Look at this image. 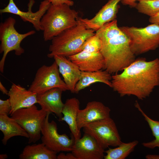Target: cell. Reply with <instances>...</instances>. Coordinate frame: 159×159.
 Returning a JSON list of instances; mask_svg holds the SVG:
<instances>
[{"mask_svg": "<svg viewBox=\"0 0 159 159\" xmlns=\"http://www.w3.org/2000/svg\"><path fill=\"white\" fill-rule=\"evenodd\" d=\"M112 87L120 97L133 95L143 100L159 86V59H135L121 73L112 76Z\"/></svg>", "mask_w": 159, "mask_h": 159, "instance_id": "6da1fadb", "label": "cell"}, {"mask_svg": "<svg viewBox=\"0 0 159 159\" xmlns=\"http://www.w3.org/2000/svg\"><path fill=\"white\" fill-rule=\"evenodd\" d=\"M102 42L100 52L104 58V69L111 74L122 71L135 59L130 39L118 26L116 19L96 31Z\"/></svg>", "mask_w": 159, "mask_h": 159, "instance_id": "7a4b0ae2", "label": "cell"}, {"mask_svg": "<svg viewBox=\"0 0 159 159\" xmlns=\"http://www.w3.org/2000/svg\"><path fill=\"white\" fill-rule=\"evenodd\" d=\"M95 31L87 29L78 18L76 25L66 29L52 40L47 57L52 58L59 55L68 57L81 52L84 42L95 34Z\"/></svg>", "mask_w": 159, "mask_h": 159, "instance_id": "3957f363", "label": "cell"}, {"mask_svg": "<svg viewBox=\"0 0 159 159\" xmlns=\"http://www.w3.org/2000/svg\"><path fill=\"white\" fill-rule=\"evenodd\" d=\"M70 6L66 4H51L40 21L45 41L52 40L64 30L77 24L78 12Z\"/></svg>", "mask_w": 159, "mask_h": 159, "instance_id": "277c9868", "label": "cell"}, {"mask_svg": "<svg viewBox=\"0 0 159 159\" xmlns=\"http://www.w3.org/2000/svg\"><path fill=\"white\" fill-rule=\"evenodd\" d=\"M130 39L132 52L135 55L155 49L159 46V26L152 24L145 27H120Z\"/></svg>", "mask_w": 159, "mask_h": 159, "instance_id": "5b68a950", "label": "cell"}, {"mask_svg": "<svg viewBox=\"0 0 159 159\" xmlns=\"http://www.w3.org/2000/svg\"><path fill=\"white\" fill-rule=\"evenodd\" d=\"M15 19L10 17L0 24V53H3L0 61V71L2 73L8 53L14 51L17 56L23 54L24 50L21 46V42L26 37L35 33V31L31 30L24 34H20L15 28Z\"/></svg>", "mask_w": 159, "mask_h": 159, "instance_id": "8992f818", "label": "cell"}, {"mask_svg": "<svg viewBox=\"0 0 159 159\" xmlns=\"http://www.w3.org/2000/svg\"><path fill=\"white\" fill-rule=\"evenodd\" d=\"M48 112L41 109L39 110L35 105L16 110L10 115L27 133L28 143H34L41 138L42 125Z\"/></svg>", "mask_w": 159, "mask_h": 159, "instance_id": "52a82bcc", "label": "cell"}, {"mask_svg": "<svg viewBox=\"0 0 159 159\" xmlns=\"http://www.w3.org/2000/svg\"><path fill=\"white\" fill-rule=\"evenodd\" d=\"M83 128L84 132L93 137L104 150L122 143L115 123L110 117L90 123Z\"/></svg>", "mask_w": 159, "mask_h": 159, "instance_id": "ba28073f", "label": "cell"}, {"mask_svg": "<svg viewBox=\"0 0 159 159\" xmlns=\"http://www.w3.org/2000/svg\"><path fill=\"white\" fill-rule=\"evenodd\" d=\"M59 73L58 65L55 61L49 66L43 65L37 70L28 90L37 94L54 88H60L63 92L69 90Z\"/></svg>", "mask_w": 159, "mask_h": 159, "instance_id": "9c48e42d", "label": "cell"}, {"mask_svg": "<svg viewBox=\"0 0 159 159\" xmlns=\"http://www.w3.org/2000/svg\"><path fill=\"white\" fill-rule=\"evenodd\" d=\"M48 112L42 125L41 133L42 143L49 149L56 152H70L75 139L72 135L69 138L66 134H59L57 123L53 120L49 122Z\"/></svg>", "mask_w": 159, "mask_h": 159, "instance_id": "30bf717a", "label": "cell"}, {"mask_svg": "<svg viewBox=\"0 0 159 159\" xmlns=\"http://www.w3.org/2000/svg\"><path fill=\"white\" fill-rule=\"evenodd\" d=\"M34 3V0H30L28 4V11H21L17 7L13 0H9L8 5L0 10L1 13H10L19 16L24 21L31 23L35 29L38 31L42 30L41 26V20L51 4L48 0H44L41 2L39 9L35 12L32 11V8Z\"/></svg>", "mask_w": 159, "mask_h": 159, "instance_id": "8fae6325", "label": "cell"}, {"mask_svg": "<svg viewBox=\"0 0 159 159\" xmlns=\"http://www.w3.org/2000/svg\"><path fill=\"white\" fill-rule=\"evenodd\" d=\"M71 152L77 159H102L105 150L93 137L84 133L82 138L75 140Z\"/></svg>", "mask_w": 159, "mask_h": 159, "instance_id": "7c38bea8", "label": "cell"}, {"mask_svg": "<svg viewBox=\"0 0 159 159\" xmlns=\"http://www.w3.org/2000/svg\"><path fill=\"white\" fill-rule=\"evenodd\" d=\"M110 109L102 103L93 101L87 103L85 108L80 109L77 118V125L80 130L92 122L110 117Z\"/></svg>", "mask_w": 159, "mask_h": 159, "instance_id": "4fadbf2b", "label": "cell"}, {"mask_svg": "<svg viewBox=\"0 0 159 159\" xmlns=\"http://www.w3.org/2000/svg\"><path fill=\"white\" fill-rule=\"evenodd\" d=\"M122 0H109L92 19L79 17L78 19L87 29L96 31L105 24L116 19L119 8L118 3Z\"/></svg>", "mask_w": 159, "mask_h": 159, "instance_id": "5bb4252c", "label": "cell"}, {"mask_svg": "<svg viewBox=\"0 0 159 159\" xmlns=\"http://www.w3.org/2000/svg\"><path fill=\"white\" fill-rule=\"evenodd\" d=\"M63 90L59 88H53L37 94V103L41 109L50 113H53L61 121L63 117L62 111L64 103L62 101Z\"/></svg>", "mask_w": 159, "mask_h": 159, "instance_id": "9a60e30c", "label": "cell"}, {"mask_svg": "<svg viewBox=\"0 0 159 159\" xmlns=\"http://www.w3.org/2000/svg\"><path fill=\"white\" fill-rule=\"evenodd\" d=\"M7 95L11 107L10 115L18 109L30 107L37 103V94L19 85L13 83Z\"/></svg>", "mask_w": 159, "mask_h": 159, "instance_id": "2e32d148", "label": "cell"}, {"mask_svg": "<svg viewBox=\"0 0 159 159\" xmlns=\"http://www.w3.org/2000/svg\"><path fill=\"white\" fill-rule=\"evenodd\" d=\"M81 71L93 72L104 69L105 61L100 52L91 53L84 51L69 57Z\"/></svg>", "mask_w": 159, "mask_h": 159, "instance_id": "e0dca14e", "label": "cell"}, {"mask_svg": "<svg viewBox=\"0 0 159 159\" xmlns=\"http://www.w3.org/2000/svg\"><path fill=\"white\" fill-rule=\"evenodd\" d=\"M53 58L69 90L74 93L76 85L80 79L81 71L75 64L66 57L55 55Z\"/></svg>", "mask_w": 159, "mask_h": 159, "instance_id": "ac0fdd59", "label": "cell"}, {"mask_svg": "<svg viewBox=\"0 0 159 159\" xmlns=\"http://www.w3.org/2000/svg\"><path fill=\"white\" fill-rule=\"evenodd\" d=\"M80 109V102L76 97L67 99L64 103L62 111L63 117L61 121H64L68 125L72 135L75 140L81 136L80 130L77 125L78 112Z\"/></svg>", "mask_w": 159, "mask_h": 159, "instance_id": "d6986e66", "label": "cell"}, {"mask_svg": "<svg viewBox=\"0 0 159 159\" xmlns=\"http://www.w3.org/2000/svg\"><path fill=\"white\" fill-rule=\"evenodd\" d=\"M112 76L106 70L81 71L80 79L76 85L74 93L77 94L81 90L96 82L104 83L111 88Z\"/></svg>", "mask_w": 159, "mask_h": 159, "instance_id": "ffe728a7", "label": "cell"}, {"mask_svg": "<svg viewBox=\"0 0 159 159\" xmlns=\"http://www.w3.org/2000/svg\"><path fill=\"white\" fill-rule=\"evenodd\" d=\"M6 114H0V130L3 137L2 142L6 145L11 138L20 136L29 138L26 130L13 118Z\"/></svg>", "mask_w": 159, "mask_h": 159, "instance_id": "44dd1931", "label": "cell"}, {"mask_svg": "<svg viewBox=\"0 0 159 159\" xmlns=\"http://www.w3.org/2000/svg\"><path fill=\"white\" fill-rule=\"evenodd\" d=\"M57 153L48 149L43 143L28 145L19 155L20 159H57Z\"/></svg>", "mask_w": 159, "mask_h": 159, "instance_id": "7402d4cb", "label": "cell"}, {"mask_svg": "<svg viewBox=\"0 0 159 159\" xmlns=\"http://www.w3.org/2000/svg\"><path fill=\"white\" fill-rule=\"evenodd\" d=\"M138 143L135 140L128 143H122L117 147L109 148L105 151L106 155L104 156L105 159H125L134 150Z\"/></svg>", "mask_w": 159, "mask_h": 159, "instance_id": "603a6c76", "label": "cell"}, {"mask_svg": "<svg viewBox=\"0 0 159 159\" xmlns=\"http://www.w3.org/2000/svg\"><path fill=\"white\" fill-rule=\"evenodd\" d=\"M135 106L140 112L147 122L152 132L155 139L153 140L146 143H143L142 145L145 147L154 149L158 147L159 148V121L153 120L148 117L141 109L138 102H136Z\"/></svg>", "mask_w": 159, "mask_h": 159, "instance_id": "cb8c5ba5", "label": "cell"}, {"mask_svg": "<svg viewBox=\"0 0 159 159\" xmlns=\"http://www.w3.org/2000/svg\"><path fill=\"white\" fill-rule=\"evenodd\" d=\"M135 7L140 13L150 17L159 13V0H140Z\"/></svg>", "mask_w": 159, "mask_h": 159, "instance_id": "d4e9b609", "label": "cell"}, {"mask_svg": "<svg viewBox=\"0 0 159 159\" xmlns=\"http://www.w3.org/2000/svg\"><path fill=\"white\" fill-rule=\"evenodd\" d=\"M101 45V40L95 33L84 42L81 47V51L91 53L99 52L100 51Z\"/></svg>", "mask_w": 159, "mask_h": 159, "instance_id": "484cf974", "label": "cell"}, {"mask_svg": "<svg viewBox=\"0 0 159 159\" xmlns=\"http://www.w3.org/2000/svg\"><path fill=\"white\" fill-rule=\"evenodd\" d=\"M11 107L9 99L3 100L0 99V114H10Z\"/></svg>", "mask_w": 159, "mask_h": 159, "instance_id": "4316f807", "label": "cell"}, {"mask_svg": "<svg viewBox=\"0 0 159 159\" xmlns=\"http://www.w3.org/2000/svg\"><path fill=\"white\" fill-rule=\"evenodd\" d=\"M57 159H77L72 153L66 154L61 153L57 155Z\"/></svg>", "mask_w": 159, "mask_h": 159, "instance_id": "83f0119b", "label": "cell"}, {"mask_svg": "<svg viewBox=\"0 0 159 159\" xmlns=\"http://www.w3.org/2000/svg\"><path fill=\"white\" fill-rule=\"evenodd\" d=\"M140 0H122V3L124 5H128L132 7H136L137 3L136 1Z\"/></svg>", "mask_w": 159, "mask_h": 159, "instance_id": "f1b7e54d", "label": "cell"}, {"mask_svg": "<svg viewBox=\"0 0 159 159\" xmlns=\"http://www.w3.org/2000/svg\"><path fill=\"white\" fill-rule=\"evenodd\" d=\"M149 21L151 24H155L159 26V13L150 17Z\"/></svg>", "mask_w": 159, "mask_h": 159, "instance_id": "f546056e", "label": "cell"}, {"mask_svg": "<svg viewBox=\"0 0 159 159\" xmlns=\"http://www.w3.org/2000/svg\"><path fill=\"white\" fill-rule=\"evenodd\" d=\"M0 90L3 94L8 95L9 91L4 86L1 82H0Z\"/></svg>", "mask_w": 159, "mask_h": 159, "instance_id": "4dcf8cb0", "label": "cell"}, {"mask_svg": "<svg viewBox=\"0 0 159 159\" xmlns=\"http://www.w3.org/2000/svg\"><path fill=\"white\" fill-rule=\"evenodd\" d=\"M52 4L57 5L64 4L62 0H48Z\"/></svg>", "mask_w": 159, "mask_h": 159, "instance_id": "1f68e13d", "label": "cell"}, {"mask_svg": "<svg viewBox=\"0 0 159 159\" xmlns=\"http://www.w3.org/2000/svg\"><path fill=\"white\" fill-rule=\"evenodd\" d=\"M147 159H159V155H148L145 156Z\"/></svg>", "mask_w": 159, "mask_h": 159, "instance_id": "d6a6232c", "label": "cell"}, {"mask_svg": "<svg viewBox=\"0 0 159 159\" xmlns=\"http://www.w3.org/2000/svg\"><path fill=\"white\" fill-rule=\"evenodd\" d=\"M64 4H67L70 6H72L74 4V2L71 0H62Z\"/></svg>", "mask_w": 159, "mask_h": 159, "instance_id": "836d02e7", "label": "cell"}, {"mask_svg": "<svg viewBox=\"0 0 159 159\" xmlns=\"http://www.w3.org/2000/svg\"><path fill=\"white\" fill-rule=\"evenodd\" d=\"M8 158V156L6 154H1L0 155V159H5Z\"/></svg>", "mask_w": 159, "mask_h": 159, "instance_id": "e575fe53", "label": "cell"}]
</instances>
